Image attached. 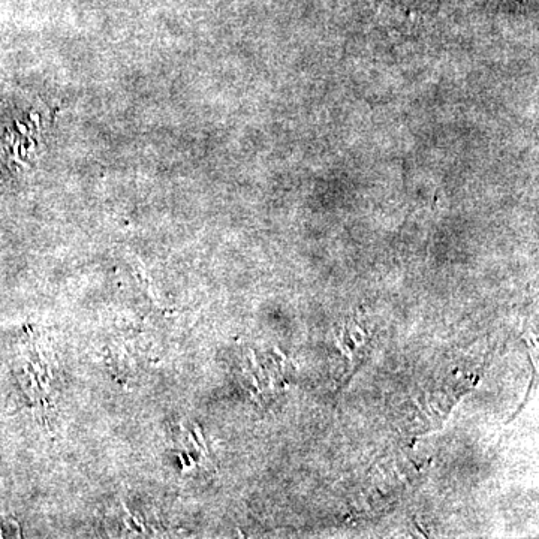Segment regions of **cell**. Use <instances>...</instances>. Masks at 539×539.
<instances>
[{
    "instance_id": "1",
    "label": "cell",
    "mask_w": 539,
    "mask_h": 539,
    "mask_svg": "<svg viewBox=\"0 0 539 539\" xmlns=\"http://www.w3.org/2000/svg\"><path fill=\"white\" fill-rule=\"evenodd\" d=\"M334 340H336L334 343H336V346L340 349V352H342V354L345 355V357L348 358L351 363H354V357H352L351 349H349L348 346L343 343V339L340 340V337L336 336V339Z\"/></svg>"
},
{
    "instance_id": "2",
    "label": "cell",
    "mask_w": 539,
    "mask_h": 539,
    "mask_svg": "<svg viewBox=\"0 0 539 539\" xmlns=\"http://www.w3.org/2000/svg\"><path fill=\"white\" fill-rule=\"evenodd\" d=\"M251 360H252V366H254V369H255V372H257L258 378L266 379V376H264L263 369H261L260 364H258L257 355H255L254 351H251Z\"/></svg>"
},
{
    "instance_id": "3",
    "label": "cell",
    "mask_w": 539,
    "mask_h": 539,
    "mask_svg": "<svg viewBox=\"0 0 539 539\" xmlns=\"http://www.w3.org/2000/svg\"><path fill=\"white\" fill-rule=\"evenodd\" d=\"M349 330L355 331V333L360 334L361 340H363L364 343L367 342V334L364 333V331L361 330L360 327H358L357 322L352 321L351 324H349Z\"/></svg>"
},
{
    "instance_id": "4",
    "label": "cell",
    "mask_w": 539,
    "mask_h": 539,
    "mask_svg": "<svg viewBox=\"0 0 539 539\" xmlns=\"http://www.w3.org/2000/svg\"><path fill=\"white\" fill-rule=\"evenodd\" d=\"M195 435H197L198 441H200L201 447L204 448V451L207 450V442L206 439H204L203 433H201L200 427L195 424Z\"/></svg>"
}]
</instances>
